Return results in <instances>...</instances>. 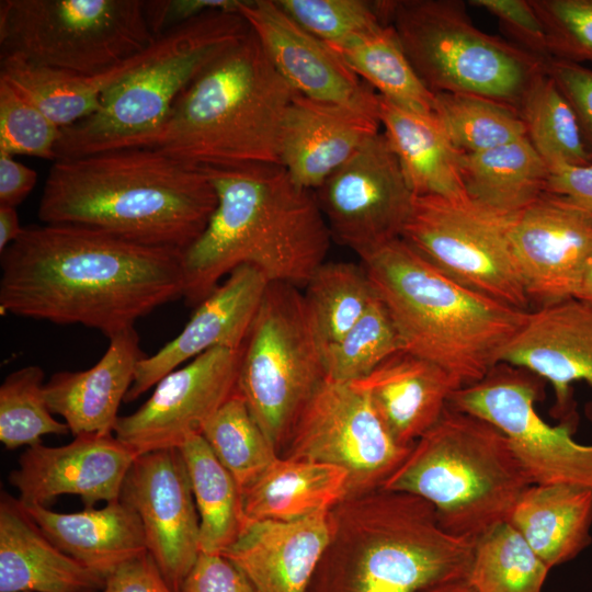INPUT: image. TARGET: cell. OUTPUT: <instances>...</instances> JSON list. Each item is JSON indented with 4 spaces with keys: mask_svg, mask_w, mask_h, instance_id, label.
<instances>
[{
    "mask_svg": "<svg viewBox=\"0 0 592 592\" xmlns=\"http://www.w3.org/2000/svg\"><path fill=\"white\" fill-rule=\"evenodd\" d=\"M181 255L78 226H27L1 253L0 309L110 338L183 297Z\"/></svg>",
    "mask_w": 592,
    "mask_h": 592,
    "instance_id": "1",
    "label": "cell"
},
{
    "mask_svg": "<svg viewBox=\"0 0 592 592\" xmlns=\"http://www.w3.org/2000/svg\"><path fill=\"white\" fill-rule=\"evenodd\" d=\"M216 205L204 169L156 149L128 148L54 161L37 215L44 224L182 252L202 235Z\"/></svg>",
    "mask_w": 592,
    "mask_h": 592,
    "instance_id": "2",
    "label": "cell"
},
{
    "mask_svg": "<svg viewBox=\"0 0 592 592\" xmlns=\"http://www.w3.org/2000/svg\"><path fill=\"white\" fill-rule=\"evenodd\" d=\"M217 205L202 235L182 251L183 297L198 305L241 265L272 283L304 288L325 262L331 234L315 191L281 164L204 169Z\"/></svg>",
    "mask_w": 592,
    "mask_h": 592,
    "instance_id": "3",
    "label": "cell"
},
{
    "mask_svg": "<svg viewBox=\"0 0 592 592\" xmlns=\"http://www.w3.org/2000/svg\"><path fill=\"white\" fill-rule=\"evenodd\" d=\"M307 592H426L467 580L475 540L448 533L425 500L377 489L331 511Z\"/></svg>",
    "mask_w": 592,
    "mask_h": 592,
    "instance_id": "4",
    "label": "cell"
},
{
    "mask_svg": "<svg viewBox=\"0 0 592 592\" xmlns=\"http://www.w3.org/2000/svg\"><path fill=\"white\" fill-rule=\"evenodd\" d=\"M294 93L250 29L134 148L156 149L201 169L280 164L282 126Z\"/></svg>",
    "mask_w": 592,
    "mask_h": 592,
    "instance_id": "5",
    "label": "cell"
},
{
    "mask_svg": "<svg viewBox=\"0 0 592 592\" xmlns=\"http://www.w3.org/2000/svg\"><path fill=\"white\" fill-rule=\"evenodd\" d=\"M361 264L403 351L442 367L462 387L498 365L528 314L458 283L401 238L362 257Z\"/></svg>",
    "mask_w": 592,
    "mask_h": 592,
    "instance_id": "6",
    "label": "cell"
},
{
    "mask_svg": "<svg viewBox=\"0 0 592 592\" xmlns=\"http://www.w3.org/2000/svg\"><path fill=\"white\" fill-rule=\"evenodd\" d=\"M531 485L504 433L448 403L383 489L425 500L448 533L476 540L506 521Z\"/></svg>",
    "mask_w": 592,
    "mask_h": 592,
    "instance_id": "7",
    "label": "cell"
},
{
    "mask_svg": "<svg viewBox=\"0 0 592 592\" xmlns=\"http://www.w3.org/2000/svg\"><path fill=\"white\" fill-rule=\"evenodd\" d=\"M249 33L240 13L213 11L157 36L140 62L103 92L94 113L61 129L56 160L134 148L164 123L181 93Z\"/></svg>",
    "mask_w": 592,
    "mask_h": 592,
    "instance_id": "8",
    "label": "cell"
},
{
    "mask_svg": "<svg viewBox=\"0 0 592 592\" xmlns=\"http://www.w3.org/2000/svg\"><path fill=\"white\" fill-rule=\"evenodd\" d=\"M382 18L392 26L410 64L435 93H465L519 112L544 60L516 44L485 33L459 0H383Z\"/></svg>",
    "mask_w": 592,
    "mask_h": 592,
    "instance_id": "9",
    "label": "cell"
},
{
    "mask_svg": "<svg viewBox=\"0 0 592 592\" xmlns=\"http://www.w3.org/2000/svg\"><path fill=\"white\" fill-rule=\"evenodd\" d=\"M144 0H1V55L95 76L155 41Z\"/></svg>",
    "mask_w": 592,
    "mask_h": 592,
    "instance_id": "10",
    "label": "cell"
},
{
    "mask_svg": "<svg viewBox=\"0 0 592 592\" xmlns=\"http://www.w3.org/2000/svg\"><path fill=\"white\" fill-rule=\"evenodd\" d=\"M325 378L303 293L269 283L241 349L237 389L278 455Z\"/></svg>",
    "mask_w": 592,
    "mask_h": 592,
    "instance_id": "11",
    "label": "cell"
},
{
    "mask_svg": "<svg viewBox=\"0 0 592 592\" xmlns=\"http://www.w3.org/2000/svg\"><path fill=\"white\" fill-rule=\"evenodd\" d=\"M510 219L467 195L414 196L401 239L458 283L528 311L511 248Z\"/></svg>",
    "mask_w": 592,
    "mask_h": 592,
    "instance_id": "12",
    "label": "cell"
},
{
    "mask_svg": "<svg viewBox=\"0 0 592 592\" xmlns=\"http://www.w3.org/2000/svg\"><path fill=\"white\" fill-rule=\"evenodd\" d=\"M410 449L395 441L365 391L325 378L280 456L344 469L348 498L383 488Z\"/></svg>",
    "mask_w": 592,
    "mask_h": 592,
    "instance_id": "13",
    "label": "cell"
},
{
    "mask_svg": "<svg viewBox=\"0 0 592 592\" xmlns=\"http://www.w3.org/2000/svg\"><path fill=\"white\" fill-rule=\"evenodd\" d=\"M539 377L508 364L453 392L449 405L498 428L533 483L592 488V445L572 437L570 423L550 425L537 412Z\"/></svg>",
    "mask_w": 592,
    "mask_h": 592,
    "instance_id": "14",
    "label": "cell"
},
{
    "mask_svg": "<svg viewBox=\"0 0 592 592\" xmlns=\"http://www.w3.org/2000/svg\"><path fill=\"white\" fill-rule=\"evenodd\" d=\"M315 194L332 239L360 258L401 238L415 196L380 132Z\"/></svg>",
    "mask_w": 592,
    "mask_h": 592,
    "instance_id": "15",
    "label": "cell"
},
{
    "mask_svg": "<svg viewBox=\"0 0 592 592\" xmlns=\"http://www.w3.org/2000/svg\"><path fill=\"white\" fill-rule=\"evenodd\" d=\"M241 350L216 348L167 374L133 413L119 417L117 440L137 456L179 448L236 391Z\"/></svg>",
    "mask_w": 592,
    "mask_h": 592,
    "instance_id": "16",
    "label": "cell"
},
{
    "mask_svg": "<svg viewBox=\"0 0 592 592\" xmlns=\"http://www.w3.org/2000/svg\"><path fill=\"white\" fill-rule=\"evenodd\" d=\"M119 499L139 516L147 550L174 592L200 553V517L179 448L136 456Z\"/></svg>",
    "mask_w": 592,
    "mask_h": 592,
    "instance_id": "17",
    "label": "cell"
},
{
    "mask_svg": "<svg viewBox=\"0 0 592 592\" xmlns=\"http://www.w3.org/2000/svg\"><path fill=\"white\" fill-rule=\"evenodd\" d=\"M509 237L530 304L576 297L592 259V214L546 192L511 217Z\"/></svg>",
    "mask_w": 592,
    "mask_h": 592,
    "instance_id": "18",
    "label": "cell"
},
{
    "mask_svg": "<svg viewBox=\"0 0 592 592\" xmlns=\"http://www.w3.org/2000/svg\"><path fill=\"white\" fill-rule=\"evenodd\" d=\"M136 454L114 434H83L61 446L27 447L9 482L26 505H45L61 494L79 496L86 508L121 497Z\"/></svg>",
    "mask_w": 592,
    "mask_h": 592,
    "instance_id": "19",
    "label": "cell"
},
{
    "mask_svg": "<svg viewBox=\"0 0 592 592\" xmlns=\"http://www.w3.org/2000/svg\"><path fill=\"white\" fill-rule=\"evenodd\" d=\"M238 13L248 22L276 71L295 92L337 104L377 102L375 90L325 42L285 13L276 0H243Z\"/></svg>",
    "mask_w": 592,
    "mask_h": 592,
    "instance_id": "20",
    "label": "cell"
},
{
    "mask_svg": "<svg viewBox=\"0 0 592 592\" xmlns=\"http://www.w3.org/2000/svg\"><path fill=\"white\" fill-rule=\"evenodd\" d=\"M270 282L255 267L241 265L194 310L182 331L137 364L125 402L138 399L170 372L216 348L242 349Z\"/></svg>",
    "mask_w": 592,
    "mask_h": 592,
    "instance_id": "21",
    "label": "cell"
},
{
    "mask_svg": "<svg viewBox=\"0 0 592 592\" xmlns=\"http://www.w3.org/2000/svg\"><path fill=\"white\" fill-rule=\"evenodd\" d=\"M378 100L337 104L294 93L284 117L280 164L299 186L316 191L373 135L379 133Z\"/></svg>",
    "mask_w": 592,
    "mask_h": 592,
    "instance_id": "22",
    "label": "cell"
},
{
    "mask_svg": "<svg viewBox=\"0 0 592 592\" xmlns=\"http://www.w3.org/2000/svg\"><path fill=\"white\" fill-rule=\"evenodd\" d=\"M498 364L549 382L559 414L569 413L571 385L584 382L592 388V306L572 297L528 311Z\"/></svg>",
    "mask_w": 592,
    "mask_h": 592,
    "instance_id": "23",
    "label": "cell"
},
{
    "mask_svg": "<svg viewBox=\"0 0 592 592\" xmlns=\"http://www.w3.org/2000/svg\"><path fill=\"white\" fill-rule=\"evenodd\" d=\"M330 511L293 521H248L221 555L254 592H307L331 535Z\"/></svg>",
    "mask_w": 592,
    "mask_h": 592,
    "instance_id": "24",
    "label": "cell"
},
{
    "mask_svg": "<svg viewBox=\"0 0 592 592\" xmlns=\"http://www.w3.org/2000/svg\"><path fill=\"white\" fill-rule=\"evenodd\" d=\"M109 339L105 353L92 367L58 372L45 383L50 412L65 420L73 436L114 434L119 405L134 382L138 362L145 356L135 327Z\"/></svg>",
    "mask_w": 592,
    "mask_h": 592,
    "instance_id": "25",
    "label": "cell"
},
{
    "mask_svg": "<svg viewBox=\"0 0 592 592\" xmlns=\"http://www.w3.org/2000/svg\"><path fill=\"white\" fill-rule=\"evenodd\" d=\"M352 384L368 395L395 441L405 447H412L439 421L462 387L442 367L403 350Z\"/></svg>",
    "mask_w": 592,
    "mask_h": 592,
    "instance_id": "26",
    "label": "cell"
},
{
    "mask_svg": "<svg viewBox=\"0 0 592 592\" xmlns=\"http://www.w3.org/2000/svg\"><path fill=\"white\" fill-rule=\"evenodd\" d=\"M105 580L60 550L18 498H0V592H95Z\"/></svg>",
    "mask_w": 592,
    "mask_h": 592,
    "instance_id": "27",
    "label": "cell"
},
{
    "mask_svg": "<svg viewBox=\"0 0 592 592\" xmlns=\"http://www.w3.org/2000/svg\"><path fill=\"white\" fill-rule=\"evenodd\" d=\"M23 506L60 550L104 580L125 562L148 553L139 516L121 499L73 513L38 504Z\"/></svg>",
    "mask_w": 592,
    "mask_h": 592,
    "instance_id": "28",
    "label": "cell"
},
{
    "mask_svg": "<svg viewBox=\"0 0 592 592\" xmlns=\"http://www.w3.org/2000/svg\"><path fill=\"white\" fill-rule=\"evenodd\" d=\"M506 522L551 569L573 559L591 543L592 488L533 483L520 496Z\"/></svg>",
    "mask_w": 592,
    "mask_h": 592,
    "instance_id": "29",
    "label": "cell"
},
{
    "mask_svg": "<svg viewBox=\"0 0 592 592\" xmlns=\"http://www.w3.org/2000/svg\"><path fill=\"white\" fill-rule=\"evenodd\" d=\"M378 114L383 133L415 196L466 195L462 152L454 147L434 114L408 111L380 95Z\"/></svg>",
    "mask_w": 592,
    "mask_h": 592,
    "instance_id": "30",
    "label": "cell"
},
{
    "mask_svg": "<svg viewBox=\"0 0 592 592\" xmlns=\"http://www.w3.org/2000/svg\"><path fill=\"white\" fill-rule=\"evenodd\" d=\"M348 496L344 469L280 456L242 493L249 521H293L330 511Z\"/></svg>",
    "mask_w": 592,
    "mask_h": 592,
    "instance_id": "31",
    "label": "cell"
},
{
    "mask_svg": "<svg viewBox=\"0 0 592 592\" xmlns=\"http://www.w3.org/2000/svg\"><path fill=\"white\" fill-rule=\"evenodd\" d=\"M466 195L497 214L513 217L546 193L549 168L525 136L477 153H462Z\"/></svg>",
    "mask_w": 592,
    "mask_h": 592,
    "instance_id": "32",
    "label": "cell"
},
{
    "mask_svg": "<svg viewBox=\"0 0 592 592\" xmlns=\"http://www.w3.org/2000/svg\"><path fill=\"white\" fill-rule=\"evenodd\" d=\"M146 49L95 76L70 73L32 64L15 55H1L0 78L14 86L64 129L94 113L103 92L132 71Z\"/></svg>",
    "mask_w": 592,
    "mask_h": 592,
    "instance_id": "33",
    "label": "cell"
},
{
    "mask_svg": "<svg viewBox=\"0 0 592 592\" xmlns=\"http://www.w3.org/2000/svg\"><path fill=\"white\" fill-rule=\"evenodd\" d=\"M179 451L200 517L201 553L223 554L239 538L249 521L242 493L202 434L190 437Z\"/></svg>",
    "mask_w": 592,
    "mask_h": 592,
    "instance_id": "34",
    "label": "cell"
},
{
    "mask_svg": "<svg viewBox=\"0 0 592 592\" xmlns=\"http://www.w3.org/2000/svg\"><path fill=\"white\" fill-rule=\"evenodd\" d=\"M328 46L385 100L411 112L433 114L435 94L417 75L391 25L382 24Z\"/></svg>",
    "mask_w": 592,
    "mask_h": 592,
    "instance_id": "35",
    "label": "cell"
},
{
    "mask_svg": "<svg viewBox=\"0 0 592 592\" xmlns=\"http://www.w3.org/2000/svg\"><path fill=\"white\" fill-rule=\"evenodd\" d=\"M304 301L321 349L338 341L377 296L362 264L323 262L304 287Z\"/></svg>",
    "mask_w": 592,
    "mask_h": 592,
    "instance_id": "36",
    "label": "cell"
},
{
    "mask_svg": "<svg viewBox=\"0 0 592 592\" xmlns=\"http://www.w3.org/2000/svg\"><path fill=\"white\" fill-rule=\"evenodd\" d=\"M519 114L549 170L591 163L576 115L545 68L526 90Z\"/></svg>",
    "mask_w": 592,
    "mask_h": 592,
    "instance_id": "37",
    "label": "cell"
},
{
    "mask_svg": "<svg viewBox=\"0 0 592 592\" xmlns=\"http://www.w3.org/2000/svg\"><path fill=\"white\" fill-rule=\"evenodd\" d=\"M549 570L505 521L475 540L467 581L475 592H542Z\"/></svg>",
    "mask_w": 592,
    "mask_h": 592,
    "instance_id": "38",
    "label": "cell"
},
{
    "mask_svg": "<svg viewBox=\"0 0 592 592\" xmlns=\"http://www.w3.org/2000/svg\"><path fill=\"white\" fill-rule=\"evenodd\" d=\"M202 435L241 493L280 457L238 389L207 421Z\"/></svg>",
    "mask_w": 592,
    "mask_h": 592,
    "instance_id": "39",
    "label": "cell"
},
{
    "mask_svg": "<svg viewBox=\"0 0 592 592\" xmlns=\"http://www.w3.org/2000/svg\"><path fill=\"white\" fill-rule=\"evenodd\" d=\"M434 116L462 153L482 152L526 136L516 110L465 93H435Z\"/></svg>",
    "mask_w": 592,
    "mask_h": 592,
    "instance_id": "40",
    "label": "cell"
},
{
    "mask_svg": "<svg viewBox=\"0 0 592 592\" xmlns=\"http://www.w3.org/2000/svg\"><path fill=\"white\" fill-rule=\"evenodd\" d=\"M396 326L376 296L363 316L335 342L321 349L327 379L353 383L402 351Z\"/></svg>",
    "mask_w": 592,
    "mask_h": 592,
    "instance_id": "41",
    "label": "cell"
},
{
    "mask_svg": "<svg viewBox=\"0 0 592 592\" xmlns=\"http://www.w3.org/2000/svg\"><path fill=\"white\" fill-rule=\"evenodd\" d=\"M44 372L27 365L10 373L0 386V441L8 449L42 443L47 434L70 432L66 422L56 420L44 392Z\"/></svg>",
    "mask_w": 592,
    "mask_h": 592,
    "instance_id": "42",
    "label": "cell"
},
{
    "mask_svg": "<svg viewBox=\"0 0 592 592\" xmlns=\"http://www.w3.org/2000/svg\"><path fill=\"white\" fill-rule=\"evenodd\" d=\"M61 128L14 86L0 78V151L56 160Z\"/></svg>",
    "mask_w": 592,
    "mask_h": 592,
    "instance_id": "43",
    "label": "cell"
},
{
    "mask_svg": "<svg viewBox=\"0 0 592 592\" xmlns=\"http://www.w3.org/2000/svg\"><path fill=\"white\" fill-rule=\"evenodd\" d=\"M281 9L327 45L341 44L385 24L377 1L276 0Z\"/></svg>",
    "mask_w": 592,
    "mask_h": 592,
    "instance_id": "44",
    "label": "cell"
},
{
    "mask_svg": "<svg viewBox=\"0 0 592 592\" xmlns=\"http://www.w3.org/2000/svg\"><path fill=\"white\" fill-rule=\"evenodd\" d=\"M553 58L592 61V0H530Z\"/></svg>",
    "mask_w": 592,
    "mask_h": 592,
    "instance_id": "45",
    "label": "cell"
},
{
    "mask_svg": "<svg viewBox=\"0 0 592 592\" xmlns=\"http://www.w3.org/2000/svg\"><path fill=\"white\" fill-rule=\"evenodd\" d=\"M469 3L494 16L520 48L544 61L553 58L544 25L530 0H470Z\"/></svg>",
    "mask_w": 592,
    "mask_h": 592,
    "instance_id": "46",
    "label": "cell"
},
{
    "mask_svg": "<svg viewBox=\"0 0 592 592\" xmlns=\"http://www.w3.org/2000/svg\"><path fill=\"white\" fill-rule=\"evenodd\" d=\"M545 70L570 104L592 163V69L550 58L545 62Z\"/></svg>",
    "mask_w": 592,
    "mask_h": 592,
    "instance_id": "47",
    "label": "cell"
},
{
    "mask_svg": "<svg viewBox=\"0 0 592 592\" xmlns=\"http://www.w3.org/2000/svg\"><path fill=\"white\" fill-rule=\"evenodd\" d=\"M180 592H254L244 574L224 555L200 553Z\"/></svg>",
    "mask_w": 592,
    "mask_h": 592,
    "instance_id": "48",
    "label": "cell"
},
{
    "mask_svg": "<svg viewBox=\"0 0 592 592\" xmlns=\"http://www.w3.org/2000/svg\"><path fill=\"white\" fill-rule=\"evenodd\" d=\"M243 0H145V15L155 37L213 11L238 12Z\"/></svg>",
    "mask_w": 592,
    "mask_h": 592,
    "instance_id": "49",
    "label": "cell"
},
{
    "mask_svg": "<svg viewBox=\"0 0 592 592\" xmlns=\"http://www.w3.org/2000/svg\"><path fill=\"white\" fill-rule=\"evenodd\" d=\"M102 592H174L163 578L157 563L146 553L112 572Z\"/></svg>",
    "mask_w": 592,
    "mask_h": 592,
    "instance_id": "50",
    "label": "cell"
},
{
    "mask_svg": "<svg viewBox=\"0 0 592 592\" xmlns=\"http://www.w3.org/2000/svg\"><path fill=\"white\" fill-rule=\"evenodd\" d=\"M546 192L592 214V163L550 169Z\"/></svg>",
    "mask_w": 592,
    "mask_h": 592,
    "instance_id": "51",
    "label": "cell"
},
{
    "mask_svg": "<svg viewBox=\"0 0 592 592\" xmlns=\"http://www.w3.org/2000/svg\"><path fill=\"white\" fill-rule=\"evenodd\" d=\"M36 181L35 170L0 151V206L15 208L31 193Z\"/></svg>",
    "mask_w": 592,
    "mask_h": 592,
    "instance_id": "52",
    "label": "cell"
},
{
    "mask_svg": "<svg viewBox=\"0 0 592 592\" xmlns=\"http://www.w3.org/2000/svg\"><path fill=\"white\" fill-rule=\"evenodd\" d=\"M24 227H21L14 207L0 206V253L22 235Z\"/></svg>",
    "mask_w": 592,
    "mask_h": 592,
    "instance_id": "53",
    "label": "cell"
},
{
    "mask_svg": "<svg viewBox=\"0 0 592 592\" xmlns=\"http://www.w3.org/2000/svg\"><path fill=\"white\" fill-rule=\"evenodd\" d=\"M574 298H578L592 306V259L585 269Z\"/></svg>",
    "mask_w": 592,
    "mask_h": 592,
    "instance_id": "54",
    "label": "cell"
},
{
    "mask_svg": "<svg viewBox=\"0 0 592 592\" xmlns=\"http://www.w3.org/2000/svg\"><path fill=\"white\" fill-rule=\"evenodd\" d=\"M426 592H475L467 580L454 581L435 587Z\"/></svg>",
    "mask_w": 592,
    "mask_h": 592,
    "instance_id": "55",
    "label": "cell"
},
{
    "mask_svg": "<svg viewBox=\"0 0 592 592\" xmlns=\"http://www.w3.org/2000/svg\"><path fill=\"white\" fill-rule=\"evenodd\" d=\"M21 592H27V591H21Z\"/></svg>",
    "mask_w": 592,
    "mask_h": 592,
    "instance_id": "56",
    "label": "cell"
}]
</instances>
